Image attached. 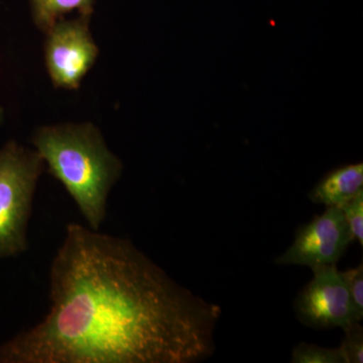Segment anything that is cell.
Here are the masks:
<instances>
[{
	"label": "cell",
	"mask_w": 363,
	"mask_h": 363,
	"mask_svg": "<svg viewBox=\"0 0 363 363\" xmlns=\"http://www.w3.org/2000/svg\"><path fill=\"white\" fill-rule=\"evenodd\" d=\"M49 281V312L0 344V363H193L215 352L221 308L130 240L69 224Z\"/></svg>",
	"instance_id": "6da1fadb"
},
{
	"label": "cell",
	"mask_w": 363,
	"mask_h": 363,
	"mask_svg": "<svg viewBox=\"0 0 363 363\" xmlns=\"http://www.w3.org/2000/svg\"><path fill=\"white\" fill-rule=\"evenodd\" d=\"M32 143L48 171L64 186L89 228L100 230L107 216L112 189L123 164L109 150L95 124L45 125L33 133Z\"/></svg>",
	"instance_id": "7a4b0ae2"
},
{
	"label": "cell",
	"mask_w": 363,
	"mask_h": 363,
	"mask_svg": "<svg viewBox=\"0 0 363 363\" xmlns=\"http://www.w3.org/2000/svg\"><path fill=\"white\" fill-rule=\"evenodd\" d=\"M45 167L37 150L13 140L0 150V259L18 257L30 247L28 223Z\"/></svg>",
	"instance_id": "3957f363"
},
{
	"label": "cell",
	"mask_w": 363,
	"mask_h": 363,
	"mask_svg": "<svg viewBox=\"0 0 363 363\" xmlns=\"http://www.w3.org/2000/svg\"><path fill=\"white\" fill-rule=\"evenodd\" d=\"M45 33V67L52 84L77 89L99 54L90 33L89 18H62Z\"/></svg>",
	"instance_id": "277c9868"
},
{
	"label": "cell",
	"mask_w": 363,
	"mask_h": 363,
	"mask_svg": "<svg viewBox=\"0 0 363 363\" xmlns=\"http://www.w3.org/2000/svg\"><path fill=\"white\" fill-rule=\"evenodd\" d=\"M314 277L295 300V313L306 326L315 329L347 328L360 322L345 281L336 264L313 269Z\"/></svg>",
	"instance_id": "5b68a950"
},
{
	"label": "cell",
	"mask_w": 363,
	"mask_h": 363,
	"mask_svg": "<svg viewBox=\"0 0 363 363\" xmlns=\"http://www.w3.org/2000/svg\"><path fill=\"white\" fill-rule=\"evenodd\" d=\"M354 240L342 210L327 207L309 223L298 227L295 240L274 262L279 266H304L311 269L336 264Z\"/></svg>",
	"instance_id": "8992f818"
},
{
	"label": "cell",
	"mask_w": 363,
	"mask_h": 363,
	"mask_svg": "<svg viewBox=\"0 0 363 363\" xmlns=\"http://www.w3.org/2000/svg\"><path fill=\"white\" fill-rule=\"evenodd\" d=\"M363 192V164H346L329 172L311 192L309 199L315 204L341 208Z\"/></svg>",
	"instance_id": "52a82bcc"
},
{
	"label": "cell",
	"mask_w": 363,
	"mask_h": 363,
	"mask_svg": "<svg viewBox=\"0 0 363 363\" xmlns=\"http://www.w3.org/2000/svg\"><path fill=\"white\" fill-rule=\"evenodd\" d=\"M33 20L42 32H48L66 13L78 11L90 18L95 0H32Z\"/></svg>",
	"instance_id": "ba28073f"
},
{
	"label": "cell",
	"mask_w": 363,
	"mask_h": 363,
	"mask_svg": "<svg viewBox=\"0 0 363 363\" xmlns=\"http://www.w3.org/2000/svg\"><path fill=\"white\" fill-rule=\"evenodd\" d=\"M294 363H345L339 348H327L302 342L294 348Z\"/></svg>",
	"instance_id": "9c48e42d"
},
{
	"label": "cell",
	"mask_w": 363,
	"mask_h": 363,
	"mask_svg": "<svg viewBox=\"0 0 363 363\" xmlns=\"http://www.w3.org/2000/svg\"><path fill=\"white\" fill-rule=\"evenodd\" d=\"M345 336L339 346L345 363L363 362V328L359 322L343 329Z\"/></svg>",
	"instance_id": "30bf717a"
},
{
	"label": "cell",
	"mask_w": 363,
	"mask_h": 363,
	"mask_svg": "<svg viewBox=\"0 0 363 363\" xmlns=\"http://www.w3.org/2000/svg\"><path fill=\"white\" fill-rule=\"evenodd\" d=\"M354 240L363 245V192L340 208Z\"/></svg>",
	"instance_id": "8fae6325"
},
{
	"label": "cell",
	"mask_w": 363,
	"mask_h": 363,
	"mask_svg": "<svg viewBox=\"0 0 363 363\" xmlns=\"http://www.w3.org/2000/svg\"><path fill=\"white\" fill-rule=\"evenodd\" d=\"M351 298L358 313L363 317V264L341 272Z\"/></svg>",
	"instance_id": "7c38bea8"
},
{
	"label": "cell",
	"mask_w": 363,
	"mask_h": 363,
	"mask_svg": "<svg viewBox=\"0 0 363 363\" xmlns=\"http://www.w3.org/2000/svg\"><path fill=\"white\" fill-rule=\"evenodd\" d=\"M4 109L0 108V125L4 123Z\"/></svg>",
	"instance_id": "4fadbf2b"
}]
</instances>
